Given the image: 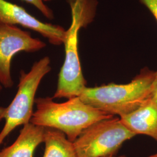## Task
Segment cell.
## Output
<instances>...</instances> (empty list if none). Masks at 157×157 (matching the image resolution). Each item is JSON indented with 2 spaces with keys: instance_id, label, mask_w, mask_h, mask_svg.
Listing matches in <instances>:
<instances>
[{
  "instance_id": "obj_1",
  "label": "cell",
  "mask_w": 157,
  "mask_h": 157,
  "mask_svg": "<svg viewBox=\"0 0 157 157\" xmlns=\"http://www.w3.org/2000/svg\"><path fill=\"white\" fill-rule=\"evenodd\" d=\"M71 11V24L63 42L65 59L58 75L56 90L52 98L69 99L79 97L86 86L78 52L80 30L93 22L97 0H67Z\"/></svg>"
},
{
  "instance_id": "obj_2",
  "label": "cell",
  "mask_w": 157,
  "mask_h": 157,
  "mask_svg": "<svg viewBox=\"0 0 157 157\" xmlns=\"http://www.w3.org/2000/svg\"><path fill=\"white\" fill-rule=\"evenodd\" d=\"M35 105L30 123L58 130L72 142L91 124L114 117L86 104L79 97L62 103L55 102L52 97H38Z\"/></svg>"
},
{
  "instance_id": "obj_3",
  "label": "cell",
  "mask_w": 157,
  "mask_h": 157,
  "mask_svg": "<svg viewBox=\"0 0 157 157\" xmlns=\"http://www.w3.org/2000/svg\"><path fill=\"white\" fill-rule=\"evenodd\" d=\"M155 74L156 71L144 67L129 83L86 87L79 97L97 109L121 117L135 111L151 98Z\"/></svg>"
},
{
  "instance_id": "obj_4",
  "label": "cell",
  "mask_w": 157,
  "mask_h": 157,
  "mask_svg": "<svg viewBox=\"0 0 157 157\" xmlns=\"http://www.w3.org/2000/svg\"><path fill=\"white\" fill-rule=\"evenodd\" d=\"M50 63V58L44 56L34 62L28 72L21 71L14 98L8 107H0V122H6L0 132V146L17 127L30 122L36 92L42 79L51 70Z\"/></svg>"
},
{
  "instance_id": "obj_5",
  "label": "cell",
  "mask_w": 157,
  "mask_h": 157,
  "mask_svg": "<svg viewBox=\"0 0 157 157\" xmlns=\"http://www.w3.org/2000/svg\"><path fill=\"white\" fill-rule=\"evenodd\" d=\"M136 135L115 117L103 119L84 129L73 142L77 157L115 156L126 141Z\"/></svg>"
},
{
  "instance_id": "obj_6",
  "label": "cell",
  "mask_w": 157,
  "mask_h": 157,
  "mask_svg": "<svg viewBox=\"0 0 157 157\" xmlns=\"http://www.w3.org/2000/svg\"><path fill=\"white\" fill-rule=\"evenodd\" d=\"M46 44L34 38L28 31L15 25H0V84L6 89L11 88L12 58L21 52H35L45 48Z\"/></svg>"
},
{
  "instance_id": "obj_7",
  "label": "cell",
  "mask_w": 157,
  "mask_h": 157,
  "mask_svg": "<svg viewBox=\"0 0 157 157\" xmlns=\"http://www.w3.org/2000/svg\"><path fill=\"white\" fill-rule=\"evenodd\" d=\"M20 26L34 31L54 45L63 44L67 30L62 26L43 22L24 8L6 0H0V25Z\"/></svg>"
},
{
  "instance_id": "obj_8",
  "label": "cell",
  "mask_w": 157,
  "mask_h": 157,
  "mask_svg": "<svg viewBox=\"0 0 157 157\" xmlns=\"http://www.w3.org/2000/svg\"><path fill=\"white\" fill-rule=\"evenodd\" d=\"M124 125L135 135H144L157 142V102L151 98L130 113L120 117Z\"/></svg>"
},
{
  "instance_id": "obj_9",
  "label": "cell",
  "mask_w": 157,
  "mask_h": 157,
  "mask_svg": "<svg viewBox=\"0 0 157 157\" xmlns=\"http://www.w3.org/2000/svg\"><path fill=\"white\" fill-rule=\"evenodd\" d=\"M45 130L30 122L23 126L14 143L0 150V157H34L36 149L44 143Z\"/></svg>"
},
{
  "instance_id": "obj_10",
  "label": "cell",
  "mask_w": 157,
  "mask_h": 157,
  "mask_svg": "<svg viewBox=\"0 0 157 157\" xmlns=\"http://www.w3.org/2000/svg\"><path fill=\"white\" fill-rule=\"evenodd\" d=\"M44 143L43 157H77L73 142L58 130L45 128Z\"/></svg>"
},
{
  "instance_id": "obj_11",
  "label": "cell",
  "mask_w": 157,
  "mask_h": 157,
  "mask_svg": "<svg viewBox=\"0 0 157 157\" xmlns=\"http://www.w3.org/2000/svg\"><path fill=\"white\" fill-rule=\"evenodd\" d=\"M36 8L44 17L47 19L52 20L54 18L52 10L46 6L43 0H21Z\"/></svg>"
},
{
  "instance_id": "obj_12",
  "label": "cell",
  "mask_w": 157,
  "mask_h": 157,
  "mask_svg": "<svg viewBox=\"0 0 157 157\" xmlns=\"http://www.w3.org/2000/svg\"><path fill=\"white\" fill-rule=\"evenodd\" d=\"M151 13L157 22V0H139Z\"/></svg>"
},
{
  "instance_id": "obj_13",
  "label": "cell",
  "mask_w": 157,
  "mask_h": 157,
  "mask_svg": "<svg viewBox=\"0 0 157 157\" xmlns=\"http://www.w3.org/2000/svg\"><path fill=\"white\" fill-rule=\"evenodd\" d=\"M151 98L157 102V71H156L155 77L152 85Z\"/></svg>"
},
{
  "instance_id": "obj_14",
  "label": "cell",
  "mask_w": 157,
  "mask_h": 157,
  "mask_svg": "<svg viewBox=\"0 0 157 157\" xmlns=\"http://www.w3.org/2000/svg\"><path fill=\"white\" fill-rule=\"evenodd\" d=\"M148 157H157V153L155 154L151 155H150V156H149Z\"/></svg>"
},
{
  "instance_id": "obj_15",
  "label": "cell",
  "mask_w": 157,
  "mask_h": 157,
  "mask_svg": "<svg viewBox=\"0 0 157 157\" xmlns=\"http://www.w3.org/2000/svg\"><path fill=\"white\" fill-rule=\"evenodd\" d=\"M126 157V156H125V155H121V156H112V157Z\"/></svg>"
},
{
  "instance_id": "obj_16",
  "label": "cell",
  "mask_w": 157,
  "mask_h": 157,
  "mask_svg": "<svg viewBox=\"0 0 157 157\" xmlns=\"http://www.w3.org/2000/svg\"><path fill=\"white\" fill-rule=\"evenodd\" d=\"M2 89V86L0 84V93H1V91Z\"/></svg>"
},
{
  "instance_id": "obj_17",
  "label": "cell",
  "mask_w": 157,
  "mask_h": 157,
  "mask_svg": "<svg viewBox=\"0 0 157 157\" xmlns=\"http://www.w3.org/2000/svg\"><path fill=\"white\" fill-rule=\"evenodd\" d=\"M44 2H48V1H50L51 0H43Z\"/></svg>"
}]
</instances>
